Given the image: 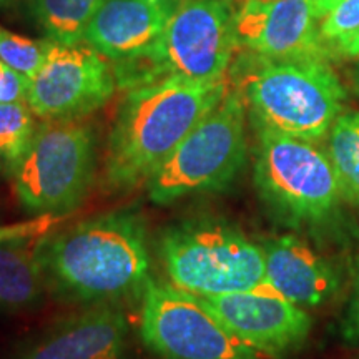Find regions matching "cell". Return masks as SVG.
Returning a JSON list of instances; mask_svg holds the SVG:
<instances>
[{
    "label": "cell",
    "instance_id": "1",
    "mask_svg": "<svg viewBox=\"0 0 359 359\" xmlns=\"http://www.w3.org/2000/svg\"><path fill=\"white\" fill-rule=\"evenodd\" d=\"M39 253L48 293L79 306L127 302L142 294L150 278L147 222L133 208L45 233Z\"/></svg>",
    "mask_w": 359,
    "mask_h": 359
},
{
    "label": "cell",
    "instance_id": "2",
    "mask_svg": "<svg viewBox=\"0 0 359 359\" xmlns=\"http://www.w3.org/2000/svg\"><path fill=\"white\" fill-rule=\"evenodd\" d=\"M226 92L224 80L190 82L178 77L127 90L107 142V188L118 193L145 185Z\"/></svg>",
    "mask_w": 359,
    "mask_h": 359
},
{
    "label": "cell",
    "instance_id": "3",
    "mask_svg": "<svg viewBox=\"0 0 359 359\" xmlns=\"http://www.w3.org/2000/svg\"><path fill=\"white\" fill-rule=\"evenodd\" d=\"M233 75L253 123L276 132L316 143L343 114L346 90L325 57L271 60L243 52Z\"/></svg>",
    "mask_w": 359,
    "mask_h": 359
},
{
    "label": "cell",
    "instance_id": "4",
    "mask_svg": "<svg viewBox=\"0 0 359 359\" xmlns=\"http://www.w3.org/2000/svg\"><path fill=\"white\" fill-rule=\"evenodd\" d=\"M236 50L235 11L228 0H180L150 47L111 65L125 92L170 77L222 82Z\"/></svg>",
    "mask_w": 359,
    "mask_h": 359
},
{
    "label": "cell",
    "instance_id": "5",
    "mask_svg": "<svg viewBox=\"0 0 359 359\" xmlns=\"http://www.w3.org/2000/svg\"><path fill=\"white\" fill-rule=\"evenodd\" d=\"M156 255L172 285L196 296L269 291L262 245L233 224L183 218L156 238Z\"/></svg>",
    "mask_w": 359,
    "mask_h": 359
},
{
    "label": "cell",
    "instance_id": "6",
    "mask_svg": "<svg viewBox=\"0 0 359 359\" xmlns=\"http://www.w3.org/2000/svg\"><path fill=\"white\" fill-rule=\"evenodd\" d=\"M255 125L253 180L273 218L288 226H309L334 213L341 191L333 163L314 142Z\"/></svg>",
    "mask_w": 359,
    "mask_h": 359
},
{
    "label": "cell",
    "instance_id": "7",
    "mask_svg": "<svg viewBox=\"0 0 359 359\" xmlns=\"http://www.w3.org/2000/svg\"><path fill=\"white\" fill-rule=\"evenodd\" d=\"M246 155V103L235 88L151 175L145 183L148 198L165 206L187 196L226 190L243 170Z\"/></svg>",
    "mask_w": 359,
    "mask_h": 359
},
{
    "label": "cell",
    "instance_id": "8",
    "mask_svg": "<svg viewBox=\"0 0 359 359\" xmlns=\"http://www.w3.org/2000/svg\"><path fill=\"white\" fill-rule=\"evenodd\" d=\"M97 168V137L88 123L42 120L11 177L25 212L67 217L88 196Z\"/></svg>",
    "mask_w": 359,
    "mask_h": 359
},
{
    "label": "cell",
    "instance_id": "9",
    "mask_svg": "<svg viewBox=\"0 0 359 359\" xmlns=\"http://www.w3.org/2000/svg\"><path fill=\"white\" fill-rule=\"evenodd\" d=\"M140 336L160 359H276L236 336L201 296L148 278Z\"/></svg>",
    "mask_w": 359,
    "mask_h": 359
},
{
    "label": "cell",
    "instance_id": "10",
    "mask_svg": "<svg viewBox=\"0 0 359 359\" xmlns=\"http://www.w3.org/2000/svg\"><path fill=\"white\" fill-rule=\"evenodd\" d=\"M116 88L111 62L88 43L45 39V60L30 80L27 105L40 120H80L105 107Z\"/></svg>",
    "mask_w": 359,
    "mask_h": 359
},
{
    "label": "cell",
    "instance_id": "11",
    "mask_svg": "<svg viewBox=\"0 0 359 359\" xmlns=\"http://www.w3.org/2000/svg\"><path fill=\"white\" fill-rule=\"evenodd\" d=\"M316 0H245L235 12L236 47L271 60L325 57Z\"/></svg>",
    "mask_w": 359,
    "mask_h": 359
},
{
    "label": "cell",
    "instance_id": "12",
    "mask_svg": "<svg viewBox=\"0 0 359 359\" xmlns=\"http://www.w3.org/2000/svg\"><path fill=\"white\" fill-rule=\"evenodd\" d=\"M201 298L233 333L276 359L298 349L311 331V316L302 306L269 291Z\"/></svg>",
    "mask_w": 359,
    "mask_h": 359
},
{
    "label": "cell",
    "instance_id": "13",
    "mask_svg": "<svg viewBox=\"0 0 359 359\" xmlns=\"http://www.w3.org/2000/svg\"><path fill=\"white\" fill-rule=\"evenodd\" d=\"M130 323L118 304L80 306L48 325L11 359H125Z\"/></svg>",
    "mask_w": 359,
    "mask_h": 359
},
{
    "label": "cell",
    "instance_id": "14",
    "mask_svg": "<svg viewBox=\"0 0 359 359\" xmlns=\"http://www.w3.org/2000/svg\"><path fill=\"white\" fill-rule=\"evenodd\" d=\"M180 0H105L85 30L83 42L111 64L145 50L160 37Z\"/></svg>",
    "mask_w": 359,
    "mask_h": 359
},
{
    "label": "cell",
    "instance_id": "15",
    "mask_svg": "<svg viewBox=\"0 0 359 359\" xmlns=\"http://www.w3.org/2000/svg\"><path fill=\"white\" fill-rule=\"evenodd\" d=\"M262 245L266 285L298 306H316L338 288L334 268L293 235L273 236Z\"/></svg>",
    "mask_w": 359,
    "mask_h": 359
},
{
    "label": "cell",
    "instance_id": "16",
    "mask_svg": "<svg viewBox=\"0 0 359 359\" xmlns=\"http://www.w3.org/2000/svg\"><path fill=\"white\" fill-rule=\"evenodd\" d=\"M37 238L0 243V314H19L40 306L47 296Z\"/></svg>",
    "mask_w": 359,
    "mask_h": 359
},
{
    "label": "cell",
    "instance_id": "17",
    "mask_svg": "<svg viewBox=\"0 0 359 359\" xmlns=\"http://www.w3.org/2000/svg\"><path fill=\"white\" fill-rule=\"evenodd\" d=\"M45 39L83 42L85 30L105 0H22Z\"/></svg>",
    "mask_w": 359,
    "mask_h": 359
},
{
    "label": "cell",
    "instance_id": "18",
    "mask_svg": "<svg viewBox=\"0 0 359 359\" xmlns=\"http://www.w3.org/2000/svg\"><path fill=\"white\" fill-rule=\"evenodd\" d=\"M341 198L359 205V111H346L334 120L327 140Z\"/></svg>",
    "mask_w": 359,
    "mask_h": 359
},
{
    "label": "cell",
    "instance_id": "19",
    "mask_svg": "<svg viewBox=\"0 0 359 359\" xmlns=\"http://www.w3.org/2000/svg\"><path fill=\"white\" fill-rule=\"evenodd\" d=\"M35 118L27 102L0 103V160L8 175L13 173L32 143L39 125Z\"/></svg>",
    "mask_w": 359,
    "mask_h": 359
},
{
    "label": "cell",
    "instance_id": "20",
    "mask_svg": "<svg viewBox=\"0 0 359 359\" xmlns=\"http://www.w3.org/2000/svg\"><path fill=\"white\" fill-rule=\"evenodd\" d=\"M0 58L32 80L45 60V39L32 40L0 27Z\"/></svg>",
    "mask_w": 359,
    "mask_h": 359
},
{
    "label": "cell",
    "instance_id": "21",
    "mask_svg": "<svg viewBox=\"0 0 359 359\" xmlns=\"http://www.w3.org/2000/svg\"><path fill=\"white\" fill-rule=\"evenodd\" d=\"M359 29V0H343L339 6H336L333 11L323 17L320 24V37L325 45L326 52L327 47L336 40L346 37Z\"/></svg>",
    "mask_w": 359,
    "mask_h": 359
},
{
    "label": "cell",
    "instance_id": "22",
    "mask_svg": "<svg viewBox=\"0 0 359 359\" xmlns=\"http://www.w3.org/2000/svg\"><path fill=\"white\" fill-rule=\"evenodd\" d=\"M67 217H53V215H40V217L25 219V222L0 224V243L22 238H37L45 233L55 230L58 223L64 222Z\"/></svg>",
    "mask_w": 359,
    "mask_h": 359
},
{
    "label": "cell",
    "instance_id": "23",
    "mask_svg": "<svg viewBox=\"0 0 359 359\" xmlns=\"http://www.w3.org/2000/svg\"><path fill=\"white\" fill-rule=\"evenodd\" d=\"M30 80L0 58V103L27 102Z\"/></svg>",
    "mask_w": 359,
    "mask_h": 359
},
{
    "label": "cell",
    "instance_id": "24",
    "mask_svg": "<svg viewBox=\"0 0 359 359\" xmlns=\"http://www.w3.org/2000/svg\"><path fill=\"white\" fill-rule=\"evenodd\" d=\"M344 336L349 341H359V273L354 286V294L344 316Z\"/></svg>",
    "mask_w": 359,
    "mask_h": 359
},
{
    "label": "cell",
    "instance_id": "25",
    "mask_svg": "<svg viewBox=\"0 0 359 359\" xmlns=\"http://www.w3.org/2000/svg\"><path fill=\"white\" fill-rule=\"evenodd\" d=\"M330 53L343 58H359V29L331 43L327 47V55Z\"/></svg>",
    "mask_w": 359,
    "mask_h": 359
},
{
    "label": "cell",
    "instance_id": "26",
    "mask_svg": "<svg viewBox=\"0 0 359 359\" xmlns=\"http://www.w3.org/2000/svg\"><path fill=\"white\" fill-rule=\"evenodd\" d=\"M341 2H343V0H316V8H318V13H320L321 19L333 11L336 6H339Z\"/></svg>",
    "mask_w": 359,
    "mask_h": 359
},
{
    "label": "cell",
    "instance_id": "27",
    "mask_svg": "<svg viewBox=\"0 0 359 359\" xmlns=\"http://www.w3.org/2000/svg\"><path fill=\"white\" fill-rule=\"evenodd\" d=\"M13 2H17V0H0V11H2V8L11 7Z\"/></svg>",
    "mask_w": 359,
    "mask_h": 359
},
{
    "label": "cell",
    "instance_id": "28",
    "mask_svg": "<svg viewBox=\"0 0 359 359\" xmlns=\"http://www.w3.org/2000/svg\"><path fill=\"white\" fill-rule=\"evenodd\" d=\"M2 168H4V163H2V160H0V172H2Z\"/></svg>",
    "mask_w": 359,
    "mask_h": 359
}]
</instances>
